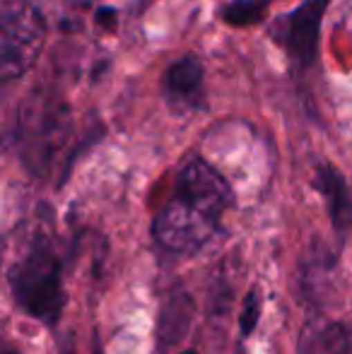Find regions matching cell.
I'll use <instances>...</instances> for the list:
<instances>
[{
	"label": "cell",
	"instance_id": "8992f818",
	"mask_svg": "<svg viewBox=\"0 0 352 354\" xmlns=\"http://www.w3.org/2000/svg\"><path fill=\"white\" fill-rule=\"evenodd\" d=\"M316 186H319V191L326 196L333 227L335 229L350 227L352 224V198L348 193V186H345V178L340 176L333 167L324 164V167H319V171H316Z\"/></svg>",
	"mask_w": 352,
	"mask_h": 354
},
{
	"label": "cell",
	"instance_id": "7a4b0ae2",
	"mask_svg": "<svg viewBox=\"0 0 352 354\" xmlns=\"http://www.w3.org/2000/svg\"><path fill=\"white\" fill-rule=\"evenodd\" d=\"M10 289L15 304L27 316L44 323L61 318L63 301V266L58 251L46 236H37L10 268Z\"/></svg>",
	"mask_w": 352,
	"mask_h": 354
},
{
	"label": "cell",
	"instance_id": "9c48e42d",
	"mask_svg": "<svg viewBox=\"0 0 352 354\" xmlns=\"http://www.w3.org/2000/svg\"><path fill=\"white\" fill-rule=\"evenodd\" d=\"M259 308H261V301L259 297H256V292L249 297V301H246V311L244 316H241V330L244 333H251L256 328V318H259Z\"/></svg>",
	"mask_w": 352,
	"mask_h": 354
},
{
	"label": "cell",
	"instance_id": "3957f363",
	"mask_svg": "<svg viewBox=\"0 0 352 354\" xmlns=\"http://www.w3.org/2000/svg\"><path fill=\"white\" fill-rule=\"evenodd\" d=\"M46 41V24L29 0H3L0 12V77H19L34 66Z\"/></svg>",
	"mask_w": 352,
	"mask_h": 354
},
{
	"label": "cell",
	"instance_id": "52a82bcc",
	"mask_svg": "<svg viewBox=\"0 0 352 354\" xmlns=\"http://www.w3.org/2000/svg\"><path fill=\"white\" fill-rule=\"evenodd\" d=\"M299 354H350L348 328L335 321H326L309 328L302 337Z\"/></svg>",
	"mask_w": 352,
	"mask_h": 354
},
{
	"label": "cell",
	"instance_id": "8fae6325",
	"mask_svg": "<svg viewBox=\"0 0 352 354\" xmlns=\"http://www.w3.org/2000/svg\"><path fill=\"white\" fill-rule=\"evenodd\" d=\"M10 354H12V352H10Z\"/></svg>",
	"mask_w": 352,
	"mask_h": 354
},
{
	"label": "cell",
	"instance_id": "5b68a950",
	"mask_svg": "<svg viewBox=\"0 0 352 354\" xmlns=\"http://www.w3.org/2000/svg\"><path fill=\"white\" fill-rule=\"evenodd\" d=\"M165 92L174 106L191 109L203 92V66L196 56H186L172 63L165 75Z\"/></svg>",
	"mask_w": 352,
	"mask_h": 354
},
{
	"label": "cell",
	"instance_id": "ba28073f",
	"mask_svg": "<svg viewBox=\"0 0 352 354\" xmlns=\"http://www.w3.org/2000/svg\"><path fill=\"white\" fill-rule=\"evenodd\" d=\"M268 5H270V0H234L222 10V17H225L227 24H234V27L256 24L263 19Z\"/></svg>",
	"mask_w": 352,
	"mask_h": 354
},
{
	"label": "cell",
	"instance_id": "30bf717a",
	"mask_svg": "<svg viewBox=\"0 0 352 354\" xmlns=\"http://www.w3.org/2000/svg\"><path fill=\"white\" fill-rule=\"evenodd\" d=\"M183 354H196V352H183Z\"/></svg>",
	"mask_w": 352,
	"mask_h": 354
},
{
	"label": "cell",
	"instance_id": "6da1fadb",
	"mask_svg": "<svg viewBox=\"0 0 352 354\" xmlns=\"http://www.w3.org/2000/svg\"><path fill=\"white\" fill-rule=\"evenodd\" d=\"M232 188L203 159H191L178 171L169 201L155 217V239L172 253H191L217 234L232 207Z\"/></svg>",
	"mask_w": 352,
	"mask_h": 354
},
{
	"label": "cell",
	"instance_id": "277c9868",
	"mask_svg": "<svg viewBox=\"0 0 352 354\" xmlns=\"http://www.w3.org/2000/svg\"><path fill=\"white\" fill-rule=\"evenodd\" d=\"M331 0H306L282 19V41L290 56L302 66H311L319 48L321 19L328 10Z\"/></svg>",
	"mask_w": 352,
	"mask_h": 354
}]
</instances>
